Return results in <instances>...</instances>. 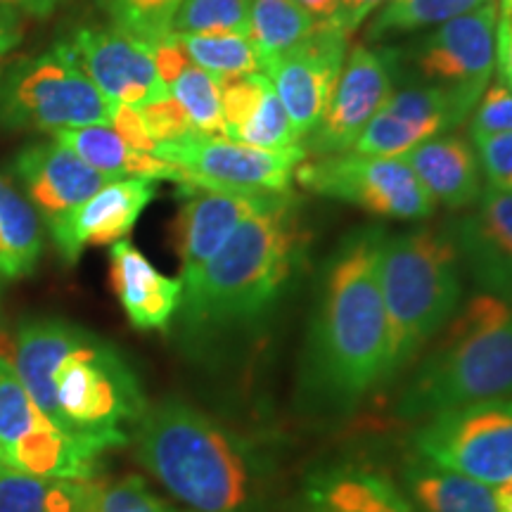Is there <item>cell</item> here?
Masks as SVG:
<instances>
[{
  "label": "cell",
  "mask_w": 512,
  "mask_h": 512,
  "mask_svg": "<svg viewBox=\"0 0 512 512\" xmlns=\"http://www.w3.org/2000/svg\"><path fill=\"white\" fill-rule=\"evenodd\" d=\"M496 3L444 22L415 48V64L427 81L486 91L496 67Z\"/></svg>",
  "instance_id": "16"
},
{
  "label": "cell",
  "mask_w": 512,
  "mask_h": 512,
  "mask_svg": "<svg viewBox=\"0 0 512 512\" xmlns=\"http://www.w3.org/2000/svg\"><path fill=\"white\" fill-rule=\"evenodd\" d=\"M408 166L420 178L434 202L448 209H467L482 195V178L475 147L463 136H437L425 140L406 155Z\"/></svg>",
  "instance_id": "23"
},
{
  "label": "cell",
  "mask_w": 512,
  "mask_h": 512,
  "mask_svg": "<svg viewBox=\"0 0 512 512\" xmlns=\"http://www.w3.org/2000/svg\"><path fill=\"white\" fill-rule=\"evenodd\" d=\"M152 48V60H155V67H157V74L162 76V81L166 86H171V83L176 81V76L183 72L185 67L190 64V57L185 53L181 38L176 34L164 38V41L155 43Z\"/></svg>",
  "instance_id": "41"
},
{
  "label": "cell",
  "mask_w": 512,
  "mask_h": 512,
  "mask_svg": "<svg viewBox=\"0 0 512 512\" xmlns=\"http://www.w3.org/2000/svg\"><path fill=\"white\" fill-rule=\"evenodd\" d=\"M174 34H245L252 36L249 0H183Z\"/></svg>",
  "instance_id": "33"
},
{
  "label": "cell",
  "mask_w": 512,
  "mask_h": 512,
  "mask_svg": "<svg viewBox=\"0 0 512 512\" xmlns=\"http://www.w3.org/2000/svg\"><path fill=\"white\" fill-rule=\"evenodd\" d=\"M110 280L121 309L138 330H166L183 297L181 278L159 273L128 240L110 249Z\"/></svg>",
  "instance_id": "22"
},
{
  "label": "cell",
  "mask_w": 512,
  "mask_h": 512,
  "mask_svg": "<svg viewBox=\"0 0 512 512\" xmlns=\"http://www.w3.org/2000/svg\"><path fill=\"white\" fill-rule=\"evenodd\" d=\"M19 41H22V22H19V15L0 5V64L17 48Z\"/></svg>",
  "instance_id": "43"
},
{
  "label": "cell",
  "mask_w": 512,
  "mask_h": 512,
  "mask_svg": "<svg viewBox=\"0 0 512 512\" xmlns=\"http://www.w3.org/2000/svg\"><path fill=\"white\" fill-rule=\"evenodd\" d=\"M140 112H143L147 131L155 138L157 147L176 145L192 136H200V133L195 131V126H192V121L188 119V114H185L181 107V102H178L174 95H166V98L150 102V105H145Z\"/></svg>",
  "instance_id": "36"
},
{
  "label": "cell",
  "mask_w": 512,
  "mask_h": 512,
  "mask_svg": "<svg viewBox=\"0 0 512 512\" xmlns=\"http://www.w3.org/2000/svg\"><path fill=\"white\" fill-rule=\"evenodd\" d=\"M93 512H190L171 505L147 486L143 477H124L112 486H102Z\"/></svg>",
  "instance_id": "35"
},
{
  "label": "cell",
  "mask_w": 512,
  "mask_h": 512,
  "mask_svg": "<svg viewBox=\"0 0 512 512\" xmlns=\"http://www.w3.org/2000/svg\"><path fill=\"white\" fill-rule=\"evenodd\" d=\"M95 5L112 19V27L155 46L174 36V19L183 0H95Z\"/></svg>",
  "instance_id": "32"
},
{
  "label": "cell",
  "mask_w": 512,
  "mask_h": 512,
  "mask_svg": "<svg viewBox=\"0 0 512 512\" xmlns=\"http://www.w3.org/2000/svg\"><path fill=\"white\" fill-rule=\"evenodd\" d=\"M294 178L304 190L396 221H422L437 202L403 157H368L356 152L302 162Z\"/></svg>",
  "instance_id": "9"
},
{
  "label": "cell",
  "mask_w": 512,
  "mask_h": 512,
  "mask_svg": "<svg viewBox=\"0 0 512 512\" xmlns=\"http://www.w3.org/2000/svg\"><path fill=\"white\" fill-rule=\"evenodd\" d=\"M475 143L482 171L489 188L512 192V131L510 133H477L470 136Z\"/></svg>",
  "instance_id": "37"
},
{
  "label": "cell",
  "mask_w": 512,
  "mask_h": 512,
  "mask_svg": "<svg viewBox=\"0 0 512 512\" xmlns=\"http://www.w3.org/2000/svg\"><path fill=\"white\" fill-rule=\"evenodd\" d=\"M131 441L143 470L185 510H278L283 456L268 437L240 430L169 396L147 406Z\"/></svg>",
  "instance_id": "3"
},
{
  "label": "cell",
  "mask_w": 512,
  "mask_h": 512,
  "mask_svg": "<svg viewBox=\"0 0 512 512\" xmlns=\"http://www.w3.org/2000/svg\"><path fill=\"white\" fill-rule=\"evenodd\" d=\"M512 131V91L503 83L486 88L475 107L470 124V136L477 133H510Z\"/></svg>",
  "instance_id": "38"
},
{
  "label": "cell",
  "mask_w": 512,
  "mask_h": 512,
  "mask_svg": "<svg viewBox=\"0 0 512 512\" xmlns=\"http://www.w3.org/2000/svg\"><path fill=\"white\" fill-rule=\"evenodd\" d=\"M287 512H418L392 475L363 458H332L306 472Z\"/></svg>",
  "instance_id": "19"
},
{
  "label": "cell",
  "mask_w": 512,
  "mask_h": 512,
  "mask_svg": "<svg viewBox=\"0 0 512 512\" xmlns=\"http://www.w3.org/2000/svg\"><path fill=\"white\" fill-rule=\"evenodd\" d=\"M12 366L50 422L105 453L131 441L150 406L124 351L67 320L24 323Z\"/></svg>",
  "instance_id": "4"
},
{
  "label": "cell",
  "mask_w": 512,
  "mask_h": 512,
  "mask_svg": "<svg viewBox=\"0 0 512 512\" xmlns=\"http://www.w3.org/2000/svg\"><path fill=\"white\" fill-rule=\"evenodd\" d=\"M486 3L491 0H387V5L370 22L368 38L382 41L384 36L408 34L432 24L451 22Z\"/></svg>",
  "instance_id": "30"
},
{
  "label": "cell",
  "mask_w": 512,
  "mask_h": 512,
  "mask_svg": "<svg viewBox=\"0 0 512 512\" xmlns=\"http://www.w3.org/2000/svg\"><path fill=\"white\" fill-rule=\"evenodd\" d=\"M57 143L67 145L83 162L112 178H145V181L185 183V169L150 152L131 150L110 126L67 128L55 133Z\"/></svg>",
  "instance_id": "25"
},
{
  "label": "cell",
  "mask_w": 512,
  "mask_h": 512,
  "mask_svg": "<svg viewBox=\"0 0 512 512\" xmlns=\"http://www.w3.org/2000/svg\"><path fill=\"white\" fill-rule=\"evenodd\" d=\"M100 491L102 484L95 479L5 470L0 475V512H93Z\"/></svg>",
  "instance_id": "26"
},
{
  "label": "cell",
  "mask_w": 512,
  "mask_h": 512,
  "mask_svg": "<svg viewBox=\"0 0 512 512\" xmlns=\"http://www.w3.org/2000/svg\"><path fill=\"white\" fill-rule=\"evenodd\" d=\"M512 399V299L479 292L403 373L394 418L420 422L482 401Z\"/></svg>",
  "instance_id": "5"
},
{
  "label": "cell",
  "mask_w": 512,
  "mask_h": 512,
  "mask_svg": "<svg viewBox=\"0 0 512 512\" xmlns=\"http://www.w3.org/2000/svg\"><path fill=\"white\" fill-rule=\"evenodd\" d=\"M69 50L100 93L114 105L143 110L166 98L169 86L157 74L152 48L117 27H81L74 31Z\"/></svg>",
  "instance_id": "15"
},
{
  "label": "cell",
  "mask_w": 512,
  "mask_h": 512,
  "mask_svg": "<svg viewBox=\"0 0 512 512\" xmlns=\"http://www.w3.org/2000/svg\"><path fill=\"white\" fill-rule=\"evenodd\" d=\"M394 50H373L358 43L349 50L342 74L316 128L304 138L306 157H328L349 152L394 93Z\"/></svg>",
  "instance_id": "13"
},
{
  "label": "cell",
  "mask_w": 512,
  "mask_h": 512,
  "mask_svg": "<svg viewBox=\"0 0 512 512\" xmlns=\"http://www.w3.org/2000/svg\"><path fill=\"white\" fill-rule=\"evenodd\" d=\"M382 226L351 230L318 275L297 366V406L318 420L347 418L384 387L389 325L380 290Z\"/></svg>",
  "instance_id": "2"
},
{
  "label": "cell",
  "mask_w": 512,
  "mask_h": 512,
  "mask_svg": "<svg viewBox=\"0 0 512 512\" xmlns=\"http://www.w3.org/2000/svg\"><path fill=\"white\" fill-rule=\"evenodd\" d=\"M114 102L79 67L67 43L22 57L0 72V126L60 133L110 126Z\"/></svg>",
  "instance_id": "7"
},
{
  "label": "cell",
  "mask_w": 512,
  "mask_h": 512,
  "mask_svg": "<svg viewBox=\"0 0 512 512\" xmlns=\"http://www.w3.org/2000/svg\"><path fill=\"white\" fill-rule=\"evenodd\" d=\"M181 211L176 219V249L181 256V280L195 275L242 223L271 207L280 195L209 190L181 185ZM285 195V192H283Z\"/></svg>",
  "instance_id": "17"
},
{
  "label": "cell",
  "mask_w": 512,
  "mask_h": 512,
  "mask_svg": "<svg viewBox=\"0 0 512 512\" xmlns=\"http://www.w3.org/2000/svg\"><path fill=\"white\" fill-rule=\"evenodd\" d=\"M155 155L185 169L183 185L259 192V195L290 192L294 171L306 159L302 145L290 150H261L230 138L204 136H192L176 145H162L157 147Z\"/></svg>",
  "instance_id": "11"
},
{
  "label": "cell",
  "mask_w": 512,
  "mask_h": 512,
  "mask_svg": "<svg viewBox=\"0 0 512 512\" xmlns=\"http://www.w3.org/2000/svg\"><path fill=\"white\" fill-rule=\"evenodd\" d=\"M10 169L27 192L31 207L41 211L46 223L69 214L107 183L117 181L93 169L57 140L29 145L12 159Z\"/></svg>",
  "instance_id": "21"
},
{
  "label": "cell",
  "mask_w": 512,
  "mask_h": 512,
  "mask_svg": "<svg viewBox=\"0 0 512 512\" xmlns=\"http://www.w3.org/2000/svg\"><path fill=\"white\" fill-rule=\"evenodd\" d=\"M169 93L181 102L195 131L204 138H226V121L221 107V81L214 74L204 72L197 64H188L176 81L169 86Z\"/></svg>",
  "instance_id": "31"
},
{
  "label": "cell",
  "mask_w": 512,
  "mask_h": 512,
  "mask_svg": "<svg viewBox=\"0 0 512 512\" xmlns=\"http://www.w3.org/2000/svg\"><path fill=\"white\" fill-rule=\"evenodd\" d=\"M380 5H384V0H337L335 24L351 36Z\"/></svg>",
  "instance_id": "42"
},
{
  "label": "cell",
  "mask_w": 512,
  "mask_h": 512,
  "mask_svg": "<svg viewBox=\"0 0 512 512\" xmlns=\"http://www.w3.org/2000/svg\"><path fill=\"white\" fill-rule=\"evenodd\" d=\"M235 140L245 145L261 147V150H290V147L299 145L297 138H294L290 117H287L273 83L264 93V98H261L252 117L247 119V124L238 131Z\"/></svg>",
  "instance_id": "34"
},
{
  "label": "cell",
  "mask_w": 512,
  "mask_h": 512,
  "mask_svg": "<svg viewBox=\"0 0 512 512\" xmlns=\"http://www.w3.org/2000/svg\"><path fill=\"white\" fill-rule=\"evenodd\" d=\"M110 126L117 131V136L124 140L131 150L150 152V155H155L157 143H155V138L150 136V131H147L143 112L136 110V107L114 105Z\"/></svg>",
  "instance_id": "39"
},
{
  "label": "cell",
  "mask_w": 512,
  "mask_h": 512,
  "mask_svg": "<svg viewBox=\"0 0 512 512\" xmlns=\"http://www.w3.org/2000/svg\"><path fill=\"white\" fill-rule=\"evenodd\" d=\"M309 247L311 230L292 192L242 223L200 271L181 280L176 313L185 354L207 366L249 361L302 278Z\"/></svg>",
  "instance_id": "1"
},
{
  "label": "cell",
  "mask_w": 512,
  "mask_h": 512,
  "mask_svg": "<svg viewBox=\"0 0 512 512\" xmlns=\"http://www.w3.org/2000/svg\"><path fill=\"white\" fill-rule=\"evenodd\" d=\"M460 268L446 228L425 226L384 238L377 261L389 325L384 387L399 382L456 316L463 297Z\"/></svg>",
  "instance_id": "6"
},
{
  "label": "cell",
  "mask_w": 512,
  "mask_h": 512,
  "mask_svg": "<svg viewBox=\"0 0 512 512\" xmlns=\"http://www.w3.org/2000/svg\"><path fill=\"white\" fill-rule=\"evenodd\" d=\"M64 0H0L3 8L15 12V15H29V17H50L60 8Z\"/></svg>",
  "instance_id": "44"
},
{
  "label": "cell",
  "mask_w": 512,
  "mask_h": 512,
  "mask_svg": "<svg viewBox=\"0 0 512 512\" xmlns=\"http://www.w3.org/2000/svg\"><path fill=\"white\" fill-rule=\"evenodd\" d=\"M349 38L335 22L316 24L302 43L266 62L264 74L283 102L299 145L316 128L328 107L347 62Z\"/></svg>",
  "instance_id": "14"
},
{
  "label": "cell",
  "mask_w": 512,
  "mask_h": 512,
  "mask_svg": "<svg viewBox=\"0 0 512 512\" xmlns=\"http://www.w3.org/2000/svg\"><path fill=\"white\" fill-rule=\"evenodd\" d=\"M105 451L69 437L36 406L8 356L0 354V458L10 470L95 479Z\"/></svg>",
  "instance_id": "10"
},
{
  "label": "cell",
  "mask_w": 512,
  "mask_h": 512,
  "mask_svg": "<svg viewBox=\"0 0 512 512\" xmlns=\"http://www.w3.org/2000/svg\"><path fill=\"white\" fill-rule=\"evenodd\" d=\"M181 38L190 62L214 74L216 79H233L245 74H264L259 48L245 34H185Z\"/></svg>",
  "instance_id": "29"
},
{
  "label": "cell",
  "mask_w": 512,
  "mask_h": 512,
  "mask_svg": "<svg viewBox=\"0 0 512 512\" xmlns=\"http://www.w3.org/2000/svg\"><path fill=\"white\" fill-rule=\"evenodd\" d=\"M0 318H3V278H0Z\"/></svg>",
  "instance_id": "47"
},
{
  "label": "cell",
  "mask_w": 512,
  "mask_h": 512,
  "mask_svg": "<svg viewBox=\"0 0 512 512\" xmlns=\"http://www.w3.org/2000/svg\"><path fill=\"white\" fill-rule=\"evenodd\" d=\"M482 91L465 86L406 88L392 93L349 152L368 157H403L425 140L453 131L475 112Z\"/></svg>",
  "instance_id": "12"
},
{
  "label": "cell",
  "mask_w": 512,
  "mask_h": 512,
  "mask_svg": "<svg viewBox=\"0 0 512 512\" xmlns=\"http://www.w3.org/2000/svg\"><path fill=\"white\" fill-rule=\"evenodd\" d=\"M446 230L479 290L512 299V192L484 188Z\"/></svg>",
  "instance_id": "18"
},
{
  "label": "cell",
  "mask_w": 512,
  "mask_h": 512,
  "mask_svg": "<svg viewBox=\"0 0 512 512\" xmlns=\"http://www.w3.org/2000/svg\"><path fill=\"white\" fill-rule=\"evenodd\" d=\"M5 470H10V467H8V465H5V460H3V458H0V475H3V472H5Z\"/></svg>",
  "instance_id": "48"
},
{
  "label": "cell",
  "mask_w": 512,
  "mask_h": 512,
  "mask_svg": "<svg viewBox=\"0 0 512 512\" xmlns=\"http://www.w3.org/2000/svg\"><path fill=\"white\" fill-rule=\"evenodd\" d=\"M408 451L498 486L512 479V399L482 401L415 422Z\"/></svg>",
  "instance_id": "8"
},
{
  "label": "cell",
  "mask_w": 512,
  "mask_h": 512,
  "mask_svg": "<svg viewBox=\"0 0 512 512\" xmlns=\"http://www.w3.org/2000/svg\"><path fill=\"white\" fill-rule=\"evenodd\" d=\"M155 195V181L145 178H117L107 183L69 214L48 223L57 252L72 266L81 259L83 249L124 240Z\"/></svg>",
  "instance_id": "20"
},
{
  "label": "cell",
  "mask_w": 512,
  "mask_h": 512,
  "mask_svg": "<svg viewBox=\"0 0 512 512\" xmlns=\"http://www.w3.org/2000/svg\"><path fill=\"white\" fill-rule=\"evenodd\" d=\"M496 64L501 83L512 91V0H498Z\"/></svg>",
  "instance_id": "40"
},
{
  "label": "cell",
  "mask_w": 512,
  "mask_h": 512,
  "mask_svg": "<svg viewBox=\"0 0 512 512\" xmlns=\"http://www.w3.org/2000/svg\"><path fill=\"white\" fill-rule=\"evenodd\" d=\"M249 22L264 67L302 43L316 27L297 0H249Z\"/></svg>",
  "instance_id": "28"
},
{
  "label": "cell",
  "mask_w": 512,
  "mask_h": 512,
  "mask_svg": "<svg viewBox=\"0 0 512 512\" xmlns=\"http://www.w3.org/2000/svg\"><path fill=\"white\" fill-rule=\"evenodd\" d=\"M43 252L38 211L0 176V278H27Z\"/></svg>",
  "instance_id": "27"
},
{
  "label": "cell",
  "mask_w": 512,
  "mask_h": 512,
  "mask_svg": "<svg viewBox=\"0 0 512 512\" xmlns=\"http://www.w3.org/2000/svg\"><path fill=\"white\" fill-rule=\"evenodd\" d=\"M494 498L498 512H512V479L494 486Z\"/></svg>",
  "instance_id": "46"
},
{
  "label": "cell",
  "mask_w": 512,
  "mask_h": 512,
  "mask_svg": "<svg viewBox=\"0 0 512 512\" xmlns=\"http://www.w3.org/2000/svg\"><path fill=\"white\" fill-rule=\"evenodd\" d=\"M392 477L418 512H498L494 486L446 470L413 451L401 456Z\"/></svg>",
  "instance_id": "24"
},
{
  "label": "cell",
  "mask_w": 512,
  "mask_h": 512,
  "mask_svg": "<svg viewBox=\"0 0 512 512\" xmlns=\"http://www.w3.org/2000/svg\"><path fill=\"white\" fill-rule=\"evenodd\" d=\"M313 24H330L337 19V0H297Z\"/></svg>",
  "instance_id": "45"
}]
</instances>
